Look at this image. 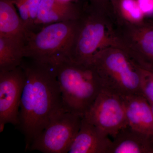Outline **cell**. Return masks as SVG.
Masks as SVG:
<instances>
[{"mask_svg":"<svg viewBox=\"0 0 153 153\" xmlns=\"http://www.w3.org/2000/svg\"><path fill=\"white\" fill-rule=\"evenodd\" d=\"M60 1L64 2H74L76 0H60Z\"/></svg>","mask_w":153,"mask_h":153,"instance_id":"cell-21","label":"cell"},{"mask_svg":"<svg viewBox=\"0 0 153 153\" xmlns=\"http://www.w3.org/2000/svg\"><path fill=\"white\" fill-rule=\"evenodd\" d=\"M145 18L153 19V0H137Z\"/></svg>","mask_w":153,"mask_h":153,"instance_id":"cell-19","label":"cell"},{"mask_svg":"<svg viewBox=\"0 0 153 153\" xmlns=\"http://www.w3.org/2000/svg\"><path fill=\"white\" fill-rule=\"evenodd\" d=\"M109 153H153V138L127 126L114 138Z\"/></svg>","mask_w":153,"mask_h":153,"instance_id":"cell-13","label":"cell"},{"mask_svg":"<svg viewBox=\"0 0 153 153\" xmlns=\"http://www.w3.org/2000/svg\"><path fill=\"white\" fill-rule=\"evenodd\" d=\"M25 44L0 36V71H10L21 66L25 58Z\"/></svg>","mask_w":153,"mask_h":153,"instance_id":"cell-16","label":"cell"},{"mask_svg":"<svg viewBox=\"0 0 153 153\" xmlns=\"http://www.w3.org/2000/svg\"><path fill=\"white\" fill-rule=\"evenodd\" d=\"M83 117L63 108L52 117L28 150L45 153H68Z\"/></svg>","mask_w":153,"mask_h":153,"instance_id":"cell-6","label":"cell"},{"mask_svg":"<svg viewBox=\"0 0 153 153\" xmlns=\"http://www.w3.org/2000/svg\"><path fill=\"white\" fill-rule=\"evenodd\" d=\"M111 0H110V1H111Z\"/></svg>","mask_w":153,"mask_h":153,"instance_id":"cell-23","label":"cell"},{"mask_svg":"<svg viewBox=\"0 0 153 153\" xmlns=\"http://www.w3.org/2000/svg\"><path fill=\"white\" fill-rule=\"evenodd\" d=\"M25 76L20 66L10 71H0V128L7 124L18 125L19 109Z\"/></svg>","mask_w":153,"mask_h":153,"instance_id":"cell-9","label":"cell"},{"mask_svg":"<svg viewBox=\"0 0 153 153\" xmlns=\"http://www.w3.org/2000/svg\"><path fill=\"white\" fill-rule=\"evenodd\" d=\"M108 136L82 117L69 153H109L112 141Z\"/></svg>","mask_w":153,"mask_h":153,"instance_id":"cell-10","label":"cell"},{"mask_svg":"<svg viewBox=\"0 0 153 153\" xmlns=\"http://www.w3.org/2000/svg\"><path fill=\"white\" fill-rule=\"evenodd\" d=\"M56 69L63 107L83 116L102 88L93 63L65 60L56 65Z\"/></svg>","mask_w":153,"mask_h":153,"instance_id":"cell-3","label":"cell"},{"mask_svg":"<svg viewBox=\"0 0 153 153\" xmlns=\"http://www.w3.org/2000/svg\"><path fill=\"white\" fill-rule=\"evenodd\" d=\"M117 27L122 49L137 65L153 69V19Z\"/></svg>","mask_w":153,"mask_h":153,"instance_id":"cell-8","label":"cell"},{"mask_svg":"<svg viewBox=\"0 0 153 153\" xmlns=\"http://www.w3.org/2000/svg\"><path fill=\"white\" fill-rule=\"evenodd\" d=\"M111 14L117 26L138 25L146 20L137 0H111Z\"/></svg>","mask_w":153,"mask_h":153,"instance_id":"cell-15","label":"cell"},{"mask_svg":"<svg viewBox=\"0 0 153 153\" xmlns=\"http://www.w3.org/2000/svg\"><path fill=\"white\" fill-rule=\"evenodd\" d=\"M88 3L96 9L111 13L110 0H88Z\"/></svg>","mask_w":153,"mask_h":153,"instance_id":"cell-20","label":"cell"},{"mask_svg":"<svg viewBox=\"0 0 153 153\" xmlns=\"http://www.w3.org/2000/svg\"><path fill=\"white\" fill-rule=\"evenodd\" d=\"M83 117L113 138L128 126L122 98L104 88Z\"/></svg>","mask_w":153,"mask_h":153,"instance_id":"cell-7","label":"cell"},{"mask_svg":"<svg viewBox=\"0 0 153 153\" xmlns=\"http://www.w3.org/2000/svg\"><path fill=\"white\" fill-rule=\"evenodd\" d=\"M82 7L74 2L60 0H42L35 23L36 32L38 28L58 22L79 19Z\"/></svg>","mask_w":153,"mask_h":153,"instance_id":"cell-11","label":"cell"},{"mask_svg":"<svg viewBox=\"0 0 153 153\" xmlns=\"http://www.w3.org/2000/svg\"><path fill=\"white\" fill-rule=\"evenodd\" d=\"M92 63L102 88L120 97L142 94L138 66L123 49L110 47L103 49L94 56Z\"/></svg>","mask_w":153,"mask_h":153,"instance_id":"cell-4","label":"cell"},{"mask_svg":"<svg viewBox=\"0 0 153 153\" xmlns=\"http://www.w3.org/2000/svg\"><path fill=\"white\" fill-rule=\"evenodd\" d=\"M109 12L96 9L88 3L82 7L71 46L69 59L76 63H92L99 52L110 47L122 48L117 26Z\"/></svg>","mask_w":153,"mask_h":153,"instance_id":"cell-2","label":"cell"},{"mask_svg":"<svg viewBox=\"0 0 153 153\" xmlns=\"http://www.w3.org/2000/svg\"><path fill=\"white\" fill-rule=\"evenodd\" d=\"M78 19L46 25L30 33L25 43V57L56 66L69 60Z\"/></svg>","mask_w":153,"mask_h":153,"instance_id":"cell-5","label":"cell"},{"mask_svg":"<svg viewBox=\"0 0 153 153\" xmlns=\"http://www.w3.org/2000/svg\"><path fill=\"white\" fill-rule=\"evenodd\" d=\"M30 33L11 0H0V36L26 43Z\"/></svg>","mask_w":153,"mask_h":153,"instance_id":"cell-14","label":"cell"},{"mask_svg":"<svg viewBox=\"0 0 153 153\" xmlns=\"http://www.w3.org/2000/svg\"><path fill=\"white\" fill-rule=\"evenodd\" d=\"M137 66L140 76L141 92L150 103H153V69Z\"/></svg>","mask_w":153,"mask_h":153,"instance_id":"cell-18","label":"cell"},{"mask_svg":"<svg viewBox=\"0 0 153 153\" xmlns=\"http://www.w3.org/2000/svg\"><path fill=\"white\" fill-rule=\"evenodd\" d=\"M42 0H11L29 33L36 32L35 23Z\"/></svg>","mask_w":153,"mask_h":153,"instance_id":"cell-17","label":"cell"},{"mask_svg":"<svg viewBox=\"0 0 153 153\" xmlns=\"http://www.w3.org/2000/svg\"><path fill=\"white\" fill-rule=\"evenodd\" d=\"M121 97L128 126L153 138V113L149 101L141 94Z\"/></svg>","mask_w":153,"mask_h":153,"instance_id":"cell-12","label":"cell"},{"mask_svg":"<svg viewBox=\"0 0 153 153\" xmlns=\"http://www.w3.org/2000/svg\"><path fill=\"white\" fill-rule=\"evenodd\" d=\"M21 66L25 79L17 126L25 136L28 150L52 117L64 107L56 66L25 57Z\"/></svg>","mask_w":153,"mask_h":153,"instance_id":"cell-1","label":"cell"},{"mask_svg":"<svg viewBox=\"0 0 153 153\" xmlns=\"http://www.w3.org/2000/svg\"><path fill=\"white\" fill-rule=\"evenodd\" d=\"M149 103H150V102H149ZM150 103L151 107H152V112H153V103Z\"/></svg>","mask_w":153,"mask_h":153,"instance_id":"cell-22","label":"cell"}]
</instances>
